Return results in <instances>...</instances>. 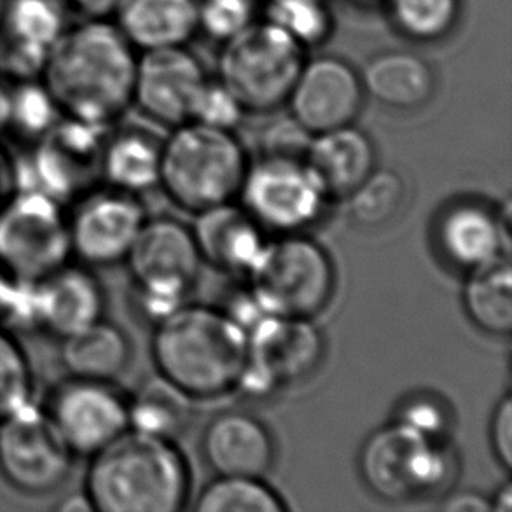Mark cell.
I'll list each match as a JSON object with an SVG mask.
<instances>
[{"label":"cell","instance_id":"1","mask_svg":"<svg viewBox=\"0 0 512 512\" xmlns=\"http://www.w3.org/2000/svg\"><path fill=\"white\" fill-rule=\"evenodd\" d=\"M139 53L112 20L70 25L41 79L63 118L112 128L133 105Z\"/></svg>","mask_w":512,"mask_h":512},{"label":"cell","instance_id":"2","mask_svg":"<svg viewBox=\"0 0 512 512\" xmlns=\"http://www.w3.org/2000/svg\"><path fill=\"white\" fill-rule=\"evenodd\" d=\"M84 495L97 512H177L189 492L173 441L128 429L91 455Z\"/></svg>","mask_w":512,"mask_h":512},{"label":"cell","instance_id":"3","mask_svg":"<svg viewBox=\"0 0 512 512\" xmlns=\"http://www.w3.org/2000/svg\"><path fill=\"white\" fill-rule=\"evenodd\" d=\"M151 350L161 376L191 397H215L236 388L249 336L226 312L184 305L156 324Z\"/></svg>","mask_w":512,"mask_h":512},{"label":"cell","instance_id":"4","mask_svg":"<svg viewBox=\"0 0 512 512\" xmlns=\"http://www.w3.org/2000/svg\"><path fill=\"white\" fill-rule=\"evenodd\" d=\"M247 168L242 144L228 130L189 121L161 146L160 184L173 203L194 214L233 200Z\"/></svg>","mask_w":512,"mask_h":512},{"label":"cell","instance_id":"5","mask_svg":"<svg viewBox=\"0 0 512 512\" xmlns=\"http://www.w3.org/2000/svg\"><path fill=\"white\" fill-rule=\"evenodd\" d=\"M359 471L376 497L404 504L443 492L455 476V457L443 439L394 422L369 436L360 450Z\"/></svg>","mask_w":512,"mask_h":512},{"label":"cell","instance_id":"6","mask_svg":"<svg viewBox=\"0 0 512 512\" xmlns=\"http://www.w3.org/2000/svg\"><path fill=\"white\" fill-rule=\"evenodd\" d=\"M247 278L250 294L268 315L312 319L333 298L331 257L319 243L298 233L264 243Z\"/></svg>","mask_w":512,"mask_h":512},{"label":"cell","instance_id":"7","mask_svg":"<svg viewBox=\"0 0 512 512\" xmlns=\"http://www.w3.org/2000/svg\"><path fill=\"white\" fill-rule=\"evenodd\" d=\"M305 55V49L270 21H254L222 42L219 79L243 111L268 114L287 102Z\"/></svg>","mask_w":512,"mask_h":512},{"label":"cell","instance_id":"8","mask_svg":"<svg viewBox=\"0 0 512 512\" xmlns=\"http://www.w3.org/2000/svg\"><path fill=\"white\" fill-rule=\"evenodd\" d=\"M72 257L69 212L37 189L21 187L0 207V264L21 282H37Z\"/></svg>","mask_w":512,"mask_h":512},{"label":"cell","instance_id":"9","mask_svg":"<svg viewBox=\"0 0 512 512\" xmlns=\"http://www.w3.org/2000/svg\"><path fill=\"white\" fill-rule=\"evenodd\" d=\"M111 128L62 118L41 139L25 160H18L20 189L30 187L48 194L65 207L104 184L102 161Z\"/></svg>","mask_w":512,"mask_h":512},{"label":"cell","instance_id":"10","mask_svg":"<svg viewBox=\"0 0 512 512\" xmlns=\"http://www.w3.org/2000/svg\"><path fill=\"white\" fill-rule=\"evenodd\" d=\"M76 458L44 406L34 401L0 422V476L18 493L58 492L72 476Z\"/></svg>","mask_w":512,"mask_h":512},{"label":"cell","instance_id":"11","mask_svg":"<svg viewBox=\"0 0 512 512\" xmlns=\"http://www.w3.org/2000/svg\"><path fill=\"white\" fill-rule=\"evenodd\" d=\"M247 336V364L236 388L254 397H266L305 380L324 355V336L312 319L266 315Z\"/></svg>","mask_w":512,"mask_h":512},{"label":"cell","instance_id":"12","mask_svg":"<svg viewBox=\"0 0 512 512\" xmlns=\"http://www.w3.org/2000/svg\"><path fill=\"white\" fill-rule=\"evenodd\" d=\"M240 194L250 217L278 233L312 226L329 200L305 161L266 156L247 168Z\"/></svg>","mask_w":512,"mask_h":512},{"label":"cell","instance_id":"13","mask_svg":"<svg viewBox=\"0 0 512 512\" xmlns=\"http://www.w3.org/2000/svg\"><path fill=\"white\" fill-rule=\"evenodd\" d=\"M69 214L72 256L93 268L126 261L146 212L137 194L98 186L76 203Z\"/></svg>","mask_w":512,"mask_h":512},{"label":"cell","instance_id":"14","mask_svg":"<svg viewBox=\"0 0 512 512\" xmlns=\"http://www.w3.org/2000/svg\"><path fill=\"white\" fill-rule=\"evenodd\" d=\"M46 413L76 457H91L128 427V401L112 381L72 378L53 388Z\"/></svg>","mask_w":512,"mask_h":512},{"label":"cell","instance_id":"15","mask_svg":"<svg viewBox=\"0 0 512 512\" xmlns=\"http://www.w3.org/2000/svg\"><path fill=\"white\" fill-rule=\"evenodd\" d=\"M364 97L360 72L340 56L322 55L305 60L285 104L299 125L317 135L352 125Z\"/></svg>","mask_w":512,"mask_h":512},{"label":"cell","instance_id":"16","mask_svg":"<svg viewBox=\"0 0 512 512\" xmlns=\"http://www.w3.org/2000/svg\"><path fill=\"white\" fill-rule=\"evenodd\" d=\"M67 13L63 0H6L0 13V77L9 83L41 77L70 27Z\"/></svg>","mask_w":512,"mask_h":512},{"label":"cell","instance_id":"17","mask_svg":"<svg viewBox=\"0 0 512 512\" xmlns=\"http://www.w3.org/2000/svg\"><path fill=\"white\" fill-rule=\"evenodd\" d=\"M104 287L86 264L62 268L28 285V329L56 340L104 319Z\"/></svg>","mask_w":512,"mask_h":512},{"label":"cell","instance_id":"18","mask_svg":"<svg viewBox=\"0 0 512 512\" xmlns=\"http://www.w3.org/2000/svg\"><path fill=\"white\" fill-rule=\"evenodd\" d=\"M207 81L205 70L186 46L142 51L137 62L133 105L165 126L189 123L194 98Z\"/></svg>","mask_w":512,"mask_h":512},{"label":"cell","instance_id":"19","mask_svg":"<svg viewBox=\"0 0 512 512\" xmlns=\"http://www.w3.org/2000/svg\"><path fill=\"white\" fill-rule=\"evenodd\" d=\"M201 450L219 476L263 478L275 462L270 430L256 416L243 411L215 416L203 432Z\"/></svg>","mask_w":512,"mask_h":512},{"label":"cell","instance_id":"20","mask_svg":"<svg viewBox=\"0 0 512 512\" xmlns=\"http://www.w3.org/2000/svg\"><path fill=\"white\" fill-rule=\"evenodd\" d=\"M203 259L193 231L172 217L146 219L128 252L133 282L167 280L193 284Z\"/></svg>","mask_w":512,"mask_h":512},{"label":"cell","instance_id":"21","mask_svg":"<svg viewBox=\"0 0 512 512\" xmlns=\"http://www.w3.org/2000/svg\"><path fill=\"white\" fill-rule=\"evenodd\" d=\"M191 231L201 259L242 275H247L266 243L261 226L245 208L235 207L231 201L198 212Z\"/></svg>","mask_w":512,"mask_h":512},{"label":"cell","instance_id":"22","mask_svg":"<svg viewBox=\"0 0 512 512\" xmlns=\"http://www.w3.org/2000/svg\"><path fill=\"white\" fill-rule=\"evenodd\" d=\"M366 95L394 111H416L436 95V72L423 56L406 49L376 53L360 72Z\"/></svg>","mask_w":512,"mask_h":512},{"label":"cell","instance_id":"23","mask_svg":"<svg viewBox=\"0 0 512 512\" xmlns=\"http://www.w3.org/2000/svg\"><path fill=\"white\" fill-rule=\"evenodd\" d=\"M305 163L327 198H343L373 172L376 151L366 133L352 123L313 135Z\"/></svg>","mask_w":512,"mask_h":512},{"label":"cell","instance_id":"24","mask_svg":"<svg viewBox=\"0 0 512 512\" xmlns=\"http://www.w3.org/2000/svg\"><path fill=\"white\" fill-rule=\"evenodd\" d=\"M437 243L458 268L472 270L495 257L511 256V243L500 229L497 212L465 201L444 212L437 224Z\"/></svg>","mask_w":512,"mask_h":512},{"label":"cell","instance_id":"25","mask_svg":"<svg viewBox=\"0 0 512 512\" xmlns=\"http://www.w3.org/2000/svg\"><path fill=\"white\" fill-rule=\"evenodd\" d=\"M112 21L137 51L186 46L198 34V0H123Z\"/></svg>","mask_w":512,"mask_h":512},{"label":"cell","instance_id":"26","mask_svg":"<svg viewBox=\"0 0 512 512\" xmlns=\"http://www.w3.org/2000/svg\"><path fill=\"white\" fill-rule=\"evenodd\" d=\"M60 360L72 378L114 381L132 359V343L121 327L100 319L60 340Z\"/></svg>","mask_w":512,"mask_h":512},{"label":"cell","instance_id":"27","mask_svg":"<svg viewBox=\"0 0 512 512\" xmlns=\"http://www.w3.org/2000/svg\"><path fill=\"white\" fill-rule=\"evenodd\" d=\"M161 144L151 133L121 130L107 133L102 173L107 186L139 194L160 184Z\"/></svg>","mask_w":512,"mask_h":512},{"label":"cell","instance_id":"28","mask_svg":"<svg viewBox=\"0 0 512 512\" xmlns=\"http://www.w3.org/2000/svg\"><path fill=\"white\" fill-rule=\"evenodd\" d=\"M128 401V427L173 441L193 418V397L165 376L142 381Z\"/></svg>","mask_w":512,"mask_h":512},{"label":"cell","instance_id":"29","mask_svg":"<svg viewBox=\"0 0 512 512\" xmlns=\"http://www.w3.org/2000/svg\"><path fill=\"white\" fill-rule=\"evenodd\" d=\"M469 319L488 334L506 336L512 329L511 256H499L469 270L464 287Z\"/></svg>","mask_w":512,"mask_h":512},{"label":"cell","instance_id":"30","mask_svg":"<svg viewBox=\"0 0 512 512\" xmlns=\"http://www.w3.org/2000/svg\"><path fill=\"white\" fill-rule=\"evenodd\" d=\"M388 21L402 39L436 44L448 39L460 23L462 0H381Z\"/></svg>","mask_w":512,"mask_h":512},{"label":"cell","instance_id":"31","mask_svg":"<svg viewBox=\"0 0 512 512\" xmlns=\"http://www.w3.org/2000/svg\"><path fill=\"white\" fill-rule=\"evenodd\" d=\"M264 20L280 28L305 51L326 44L333 34V14L327 0H268Z\"/></svg>","mask_w":512,"mask_h":512},{"label":"cell","instance_id":"32","mask_svg":"<svg viewBox=\"0 0 512 512\" xmlns=\"http://www.w3.org/2000/svg\"><path fill=\"white\" fill-rule=\"evenodd\" d=\"M198 512H284L285 504L261 478L219 476L194 504Z\"/></svg>","mask_w":512,"mask_h":512},{"label":"cell","instance_id":"33","mask_svg":"<svg viewBox=\"0 0 512 512\" xmlns=\"http://www.w3.org/2000/svg\"><path fill=\"white\" fill-rule=\"evenodd\" d=\"M353 221L366 228H380L401 212L406 186L399 173L373 170L348 194Z\"/></svg>","mask_w":512,"mask_h":512},{"label":"cell","instance_id":"34","mask_svg":"<svg viewBox=\"0 0 512 512\" xmlns=\"http://www.w3.org/2000/svg\"><path fill=\"white\" fill-rule=\"evenodd\" d=\"M55 98L41 77L11 84L9 132L35 142L62 119Z\"/></svg>","mask_w":512,"mask_h":512},{"label":"cell","instance_id":"35","mask_svg":"<svg viewBox=\"0 0 512 512\" xmlns=\"http://www.w3.org/2000/svg\"><path fill=\"white\" fill-rule=\"evenodd\" d=\"M34 369L14 334L0 327V422L34 401Z\"/></svg>","mask_w":512,"mask_h":512},{"label":"cell","instance_id":"36","mask_svg":"<svg viewBox=\"0 0 512 512\" xmlns=\"http://www.w3.org/2000/svg\"><path fill=\"white\" fill-rule=\"evenodd\" d=\"M261 0H198V30L226 42L256 21Z\"/></svg>","mask_w":512,"mask_h":512},{"label":"cell","instance_id":"37","mask_svg":"<svg viewBox=\"0 0 512 512\" xmlns=\"http://www.w3.org/2000/svg\"><path fill=\"white\" fill-rule=\"evenodd\" d=\"M243 114L242 104L228 90V86L221 79L214 81L207 77L194 98L189 121L233 132L242 123Z\"/></svg>","mask_w":512,"mask_h":512},{"label":"cell","instance_id":"38","mask_svg":"<svg viewBox=\"0 0 512 512\" xmlns=\"http://www.w3.org/2000/svg\"><path fill=\"white\" fill-rule=\"evenodd\" d=\"M191 285L167 280H149L135 282L133 285V308L140 319L151 324H160L161 320L186 305L187 292Z\"/></svg>","mask_w":512,"mask_h":512},{"label":"cell","instance_id":"39","mask_svg":"<svg viewBox=\"0 0 512 512\" xmlns=\"http://www.w3.org/2000/svg\"><path fill=\"white\" fill-rule=\"evenodd\" d=\"M312 139L313 133L292 116L278 119L263 133V153L266 158L305 161Z\"/></svg>","mask_w":512,"mask_h":512},{"label":"cell","instance_id":"40","mask_svg":"<svg viewBox=\"0 0 512 512\" xmlns=\"http://www.w3.org/2000/svg\"><path fill=\"white\" fill-rule=\"evenodd\" d=\"M395 422L404 423L425 436L443 439L450 416L446 413L443 402L436 397L416 395L402 404Z\"/></svg>","mask_w":512,"mask_h":512},{"label":"cell","instance_id":"41","mask_svg":"<svg viewBox=\"0 0 512 512\" xmlns=\"http://www.w3.org/2000/svg\"><path fill=\"white\" fill-rule=\"evenodd\" d=\"M492 444L500 464L512 467V401L502 399L492 420Z\"/></svg>","mask_w":512,"mask_h":512},{"label":"cell","instance_id":"42","mask_svg":"<svg viewBox=\"0 0 512 512\" xmlns=\"http://www.w3.org/2000/svg\"><path fill=\"white\" fill-rule=\"evenodd\" d=\"M20 294L21 280L11 277L0 264V327H6L9 331Z\"/></svg>","mask_w":512,"mask_h":512},{"label":"cell","instance_id":"43","mask_svg":"<svg viewBox=\"0 0 512 512\" xmlns=\"http://www.w3.org/2000/svg\"><path fill=\"white\" fill-rule=\"evenodd\" d=\"M69 11L83 20H112L123 0H63Z\"/></svg>","mask_w":512,"mask_h":512},{"label":"cell","instance_id":"44","mask_svg":"<svg viewBox=\"0 0 512 512\" xmlns=\"http://www.w3.org/2000/svg\"><path fill=\"white\" fill-rule=\"evenodd\" d=\"M20 189L18 160L0 144V207Z\"/></svg>","mask_w":512,"mask_h":512},{"label":"cell","instance_id":"45","mask_svg":"<svg viewBox=\"0 0 512 512\" xmlns=\"http://www.w3.org/2000/svg\"><path fill=\"white\" fill-rule=\"evenodd\" d=\"M443 509L451 512H492V502L478 493L462 492L451 495L444 502Z\"/></svg>","mask_w":512,"mask_h":512},{"label":"cell","instance_id":"46","mask_svg":"<svg viewBox=\"0 0 512 512\" xmlns=\"http://www.w3.org/2000/svg\"><path fill=\"white\" fill-rule=\"evenodd\" d=\"M9 118H11V84L4 77H0V137L9 132Z\"/></svg>","mask_w":512,"mask_h":512},{"label":"cell","instance_id":"47","mask_svg":"<svg viewBox=\"0 0 512 512\" xmlns=\"http://www.w3.org/2000/svg\"><path fill=\"white\" fill-rule=\"evenodd\" d=\"M492 502V512H511L512 511V488L509 483H507L499 493H497V497L495 499L490 500Z\"/></svg>","mask_w":512,"mask_h":512},{"label":"cell","instance_id":"48","mask_svg":"<svg viewBox=\"0 0 512 512\" xmlns=\"http://www.w3.org/2000/svg\"><path fill=\"white\" fill-rule=\"evenodd\" d=\"M6 4V0H0V13H2V7Z\"/></svg>","mask_w":512,"mask_h":512},{"label":"cell","instance_id":"49","mask_svg":"<svg viewBox=\"0 0 512 512\" xmlns=\"http://www.w3.org/2000/svg\"><path fill=\"white\" fill-rule=\"evenodd\" d=\"M364 2H373V0H364ZM378 2H381V0H378Z\"/></svg>","mask_w":512,"mask_h":512}]
</instances>
